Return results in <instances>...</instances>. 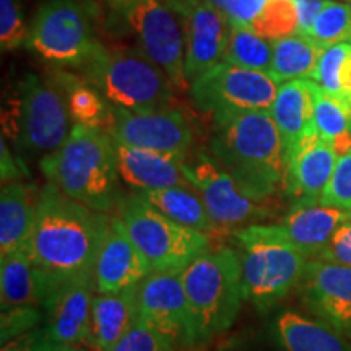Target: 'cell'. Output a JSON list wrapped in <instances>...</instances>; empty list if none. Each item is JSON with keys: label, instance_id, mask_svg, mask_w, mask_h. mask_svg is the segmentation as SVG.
Segmentation results:
<instances>
[{"label": "cell", "instance_id": "11", "mask_svg": "<svg viewBox=\"0 0 351 351\" xmlns=\"http://www.w3.org/2000/svg\"><path fill=\"white\" fill-rule=\"evenodd\" d=\"M125 12L143 54L163 70L176 90L186 91L191 83L186 77V39L178 15L165 0H137Z\"/></svg>", "mask_w": 351, "mask_h": 351}, {"label": "cell", "instance_id": "43", "mask_svg": "<svg viewBox=\"0 0 351 351\" xmlns=\"http://www.w3.org/2000/svg\"><path fill=\"white\" fill-rule=\"evenodd\" d=\"M0 150H2V181L10 182V181H20L21 173L20 169L13 165V158L8 152L5 140L2 138V143H0Z\"/></svg>", "mask_w": 351, "mask_h": 351}, {"label": "cell", "instance_id": "38", "mask_svg": "<svg viewBox=\"0 0 351 351\" xmlns=\"http://www.w3.org/2000/svg\"><path fill=\"white\" fill-rule=\"evenodd\" d=\"M228 20V23L244 25L247 28L256 23L270 0H208Z\"/></svg>", "mask_w": 351, "mask_h": 351}, {"label": "cell", "instance_id": "35", "mask_svg": "<svg viewBox=\"0 0 351 351\" xmlns=\"http://www.w3.org/2000/svg\"><path fill=\"white\" fill-rule=\"evenodd\" d=\"M173 339L138 319L130 330L106 351H173Z\"/></svg>", "mask_w": 351, "mask_h": 351}, {"label": "cell", "instance_id": "9", "mask_svg": "<svg viewBox=\"0 0 351 351\" xmlns=\"http://www.w3.org/2000/svg\"><path fill=\"white\" fill-rule=\"evenodd\" d=\"M280 83L269 72L219 62L191 82V96L202 111L223 122L247 112H270Z\"/></svg>", "mask_w": 351, "mask_h": 351}, {"label": "cell", "instance_id": "30", "mask_svg": "<svg viewBox=\"0 0 351 351\" xmlns=\"http://www.w3.org/2000/svg\"><path fill=\"white\" fill-rule=\"evenodd\" d=\"M274 44L244 25L230 23V36L223 62L241 69L270 72Z\"/></svg>", "mask_w": 351, "mask_h": 351}, {"label": "cell", "instance_id": "29", "mask_svg": "<svg viewBox=\"0 0 351 351\" xmlns=\"http://www.w3.org/2000/svg\"><path fill=\"white\" fill-rule=\"evenodd\" d=\"M0 298L2 311L43 304V293L28 252L19 251L0 257Z\"/></svg>", "mask_w": 351, "mask_h": 351}, {"label": "cell", "instance_id": "27", "mask_svg": "<svg viewBox=\"0 0 351 351\" xmlns=\"http://www.w3.org/2000/svg\"><path fill=\"white\" fill-rule=\"evenodd\" d=\"M52 82L62 91L70 117L75 124L111 129L114 108L108 106V101L90 82L69 72H57Z\"/></svg>", "mask_w": 351, "mask_h": 351}, {"label": "cell", "instance_id": "48", "mask_svg": "<svg viewBox=\"0 0 351 351\" xmlns=\"http://www.w3.org/2000/svg\"><path fill=\"white\" fill-rule=\"evenodd\" d=\"M350 43H351V41H350Z\"/></svg>", "mask_w": 351, "mask_h": 351}, {"label": "cell", "instance_id": "7", "mask_svg": "<svg viewBox=\"0 0 351 351\" xmlns=\"http://www.w3.org/2000/svg\"><path fill=\"white\" fill-rule=\"evenodd\" d=\"M3 134L33 155H49L69 137L70 112L54 82L26 73L16 82L2 109Z\"/></svg>", "mask_w": 351, "mask_h": 351}, {"label": "cell", "instance_id": "6", "mask_svg": "<svg viewBox=\"0 0 351 351\" xmlns=\"http://www.w3.org/2000/svg\"><path fill=\"white\" fill-rule=\"evenodd\" d=\"M243 270L244 300L267 311L301 283L307 258L278 225H249L234 231Z\"/></svg>", "mask_w": 351, "mask_h": 351}, {"label": "cell", "instance_id": "16", "mask_svg": "<svg viewBox=\"0 0 351 351\" xmlns=\"http://www.w3.org/2000/svg\"><path fill=\"white\" fill-rule=\"evenodd\" d=\"M300 285L315 314L337 332H351V267L309 258Z\"/></svg>", "mask_w": 351, "mask_h": 351}, {"label": "cell", "instance_id": "4", "mask_svg": "<svg viewBox=\"0 0 351 351\" xmlns=\"http://www.w3.org/2000/svg\"><path fill=\"white\" fill-rule=\"evenodd\" d=\"M182 283L189 307L187 343L212 340L234 324L244 300L243 270L234 249L202 254L182 270Z\"/></svg>", "mask_w": 351, "mask_h": 351}, {"label": "cell", "instance_id": "14", "mask_svg": "<svg viewBox=\"0 0 351 351\" xmlns=\"http://www.w3.org/2000/svg\"><path fill=\"white\" fill-rule=\"evenodd\" d=\"M109 134L117 143L181 158H186L192 143V127L186 116L171 108L153 112L114 108Z\"/></svg>", "mask_w": 351, "mask_h": 351}, {"label": "cell", "instance_id": "40", "mask_svg": "<svg viewBox=\"0 0 351 351\" xmlns=\"http://www.w3.org/2000/svg\"><path fill=\"white\" fill-rule=\"evenodd\" d=\"M320 261H327L339 265L351 267V221H346L341 225L332 239L328 241L320 256Z\"/></svg>", "mask_w": 351, "mask_h": 351}, {"label": "cell", "instance_id": "20", "mask_svg": "<svg viewBox=\"0 0 351 351\" xmlns=\"http://www.w3.org/2000/svg\"><path fill=\"white\" fill-rule=\"evenodd\" d=\"M121 179L137 192L191 186L182 173L186 158L135 148L116 142Z\"/></svg>", "mask_w": 351, "mask_h": 351}, {"label": "cell", "instance_id": "47", "mask_svg": "<svg viewBox=\"0 0 351 351\" xmlns=\"http://www.w3.org/2000/svg\"><path fill=\"white\" fill-rule=\"evenodd\" d=\"M346 3H348V5L351 7V0H346Z\"/></svg>", "mask_w": 351, "mask_h": 351}, {"label": "cell", "instance_id": "26", "mask_svg": "<svg viewBox=\"0 0 351 351\" xmlns=\"http://www.w3.org/2000/svg\"><path fill=\"white\" fill-rule=\"evenodd\" d=\"M275 326L285 351H350L335 328L293 311L280 314Z\"/></svg>", "mask_w": 351, "mask_h": 351}, {"label": "cell", "instance_id": "33", "mask_svg": "<svg viewBox=\"0 0 351 351\" xmlns=\"http://www.w3.org/2000/svg\"><path fill=\"white\" fill-rule=\"evenodd\" d=\"M252 32L275 41L300 33V15L295 0H270L251 26Z\"/></svg>", "mask_w": 351, "mask_h": 351}, {"label": "cell", "instance_id": "18", "mask_svg": "<svg viewBox=\"0 0 351 351\" xmlns=\"http://www.w3.org/2000/svg\"><path fill=\"white\" fill-rule=\"evenodd\" d=\"M148 274L150 263L132 243L121 219L112 218L95 265L98 293H119L138 285Z\"/></svg>", "mask_w": 351, "mask_h": 351}, {"label": "cell", "instance_id": "24", "mask_svg": "<svg viewBox=\"0 0 351 351\" xmlns=\"http://www.w3.org/2000/svg\"><path fill=\"white\" fill-rule=\"evenodd\" d=\"M38 195L21 181L3 182L0 192V256L28 252L32 244Z\"/></svg>", "mask_w": 351, "mask_h": 351}, {"label": "cell", "instance_id": "23", "mask_svg": "<svg viewBox=\"0 0 351 351\" xmlns=\"http://www.w3.org/2000/svg\"><path fill=\"white\" fill-rule=\"evenodd\" d=\"M287 160L295 148L314 130V98L311 80H289L278 86L270 108Z\"/></svg>", "mask_w": 351, "mask_h": 351}, {"label": "cell", "instance_id": "5", "mask_svg": "<svg viewBox=\"0 0 351 351\" xmlns=\"http://www.w3.org/2000/svg\"><path fill=\"white\" fill-rule=\"evenodd\" d=\"M83 67V78L103 95L109 106L134 112L168 109L174 85L140 49H114L98 44Z\"/></svg>", "mask_w": 351, "mask_h": 351}, {"label": "cell", "instance_id": "3", "mask_svg": "<svg viewBox=\"0 0 351 351\" xmlns=\"http://www.w3.org/2000/svg\"><path fill=\"white\" fill-rule=\"evenodd\" d=\"M213 158L257 200L274 195L287 181V153L270 112H247L218 122Z\"/></svg>", "mask_w": 351, "mask_h": 351}, {"label": "cell", "instance_id": "46", "mask_svg": "<svg viewBox=\"0 0 351 351\" xmlns=\"http://www.w3.org/2000/svg\"><path fill=\"white\" fill-rule=\"evenodd\" d=\"M60 351H88V350L78 345H64L62 348H60Z\"/></svg>", "mask_w": 351, "mask_h": 351}, {"label": "cell", "instance_id": "31", "mask_svg": "<svg viewBox=\"0 0 351 351\" xmlns=\"http://www.w3.org/2000/svg\"><path fill=\"white\" fill-rule=\"evenodd\" d=\"M314 98V130L320 138L335 143L351 132V104L343 98L327 93L311 80Z\"/></svg>", "mask_w": 351, "mask_h": 351}, {"label": "cell", "instance_id": "41", "mask_svg": "<svg viewBox=\"0 0 351 351\" xmlns=\"http://www.w3.org/2000/svg\"><path fill=\"white\" fill-rule=\"evenodd\" d=\"M64 345L56 343L43 328H34L5 341L2 345V351H60Z\"/></svg>", "mask_w": 351, "mask_h": 351}, {"label": "cell", "instance_id": "1", "mask_svg": "<svg viewBox=\"0 0 351 351\" xmlns=\"http://www.w3.org/2000/svg\"><path fill=\"white\" fill-rule=\"evenodd\" d=\"M109 221L106 213L70 199L52 182L39 191L28 256L36 269L43 301L64 283L95 275Z\"/></svg>", "mask_w": 351, "mask_h": 351}, {"label": "cell", "instance_id": "2", "mask_svg": "<svg viewBox=\"0 0 351 351\" xmlns=\"http://www.w3.org/2000/svg\"><path fill=\"white\" fill-rule=\"evenodd\" d=\"M39 166L49 182L95 212L108 213L122 199L116 140L101 127L73 124L65 142Z\"/></svg>", "mask_w": 351, "mask_h": 351}, {"label": "cell", "instance_id": "44", "mask_svg": "<svg viewBox=\"0 0 351 351\" xmlns=\"http://www.w3.org/2000/svg\"><path fill=\"white\" fill-rule=\"evenodd\" d=\"M339 83H340V96L351 104V52L345 59V62L341 64Z\"/></svg>", "mask_w": 351, "mask_h": 351}, {"label": "cell", "instance_id": "10", "mask_svg": "<svg viewBox=\"0 0 351 351\" xmlns=\"http://www.w3.org/2000/svg\"><path fill=\"white\" fill-rule=\"evenodd\" d=\"M98 44L85 2L47 0L34 15L25 46L47 62L82 67Z\"/></svg>", "mask_w": 351, "mask_h": 351}, {"label": "cell", "instance_id": "12", "mask_svg": "<svg viewBox=\"0 0 351 351\" xmlns=\"http://www.w3.org/2000/svg\"><path fill=\"white\" fill-rule=\"evenodd\" d=\"M182 173L200 194L213 221L225 230L245 223L257 225L258 219L269 217V208L263 204L265 200L245 194L213 158L200 155L192 163L184 161Z\"/></svg>", "mask_w": 351, "mask_h": 351}, {"label": "cell", "instance_id": "36", "mask_svg": "<svg viewBox=\"0 0 351 351\" xmlns=\"http://www.w3.org/2000/svg\"><path fill=\"white\" fill-rule=\"evenodd\" d=\"M320 204L351 212V148L339 155L330 181L320 197Z\"/></svg>", "mask_w": 351, "mask_h": 351}, {"label": "cell", "instance_id": "34", "mask_svg": "<svg viewBox=\"0 0 351 351\" xmlns=\"http://www.w3.org/2000/svg\"><path fill=\"white\" fill-rule=\"evenodd\" d=\"M29 28L25 21L20 0H0V46L2 51H13L25 46Z\"/></svg>", "mask_w": 351, "mask_h": 351}, {"label": "cell", "instance_id": "28", "mask_svg": "<svg viewBox=\"0 0 351 351\" xmlns=\"http://www.w3.org/2000/svg\"><path fill=\"white\" fill-rule=\"evenodd\" d=\"M271 44L274 57L269 73L280 85L289 80H311L320 56L326 51V47L301 33L275 39Z\"/></svg>", "mask_w": 351, "mask_h": 351}, {"label": "cell", "instance_id": "15", "mask_svg": "<svg viewBox=\"0 0 351 351\" xmlns=\"http://www.w3.org/2000/svg\"><path fill=\"white\" fill-rule=\"evenodd\" d=\"M138 319L173 339H184L189 326V307L182 270L152 271L137 288Z\"/></svg>", "mask_w": 351, "mask_h": 351}, {"label": "cell", "instance_id": "45", "mask_svg": "<svg viewBox=\"0 0 351 351\" xmlns=\"http://www.w3.org/2000/svg\"><path fill=\"white\" fill-rule=\"evenodd\" d=\"M108 2L114 7H119V8H124V10H129V8L134 5L137 0H108Z\"/></svg>", "mask_w": 351, "mask_h": 351}, {"label": "cell", "instance_id": "8", "mask_svg": "<svg viewBox=\"0 0 351 351\" xmlns=\"http://www.w3.org/2000/svg\"><path fill=\"white\" fill-rule=\"evenodd\" d=\"M119 219L152 271L184 270L210 251V234L182 226L158 212L138 192L121 199Z\"/></svg>", "mask_w": 351, "mask_h": 351}, {"label": "cell", "instance_id": "42", "mask_svg": "<svg viewBox=\"0 0 351 351\" xmlns=\"http://www.w3.org/2000/svg\"><path fill=\"white\" fill-rule=\"evenodd\" d=\"M300 15V33H304L315 19L326 0H295Z\"/></svg>", "mask_w": 351, "mask_h": 351}, {"label": "cell", "instance_id": "21", "mask_svg": "<svg viewBox=\"0 0 351 351\" xmlns=\"http://www.w3.org/2000/svg\"><path fill=\"white\" fill-rule=\"evenodd\" d=\"M351 221V212L322 204H298L282 225L283 234L307 258H317L335 231Z\"/></svg>", "mask_w": 351, "mask_h": 351}, {"label": "cell", "instance_id": "39", "mask_svg": "<svg viewBox=\"0 0 351 351\" xmlns=\"http://www.w3.org/2000/svg\"><path fill=\"white\" fill-rule=\"evenodd\" d=\"M39 319H41V313L33 306L12 307V309L2 311V345L32 330Z\"/></svg>", "mask_w": 351, "mask_h": 351}, {"label": "cell", "instance_id": "25", "mask_svg": "<svg viewBox=\"0 0 351 351\" xmlns=\"http://www.w3.org/2000/svg\"><path fill=\"white\" fill-rule=\"evenodd\" d=\"M148 204L153 205L158 212L165 217L179 223V225L192 228L205 234H218L225 231L213 221L210 217L207 207H205L202 197L195 194L187 186H178L169 189H160V191H145L138 192Z\"/></svg>", "mask_w": 351, "mask_h": 351}, {"label": "cell", "instance_id": "22", "mask_svg": "<svg viewBox=\"0 0 351 351\" xmlns=\"http://www.w3.org/2000/svg\"><path fill=\"white\" fill-rule=\"evenodd\" d=\"M137 288L119 293H98L91 304V317L83 343L93 351H106L116 345L138 320Z\"/></svg>", "mask_w": 351, "mask_h": 351}, {"label": "cell", "instance_id": "32", "mask_svg": "<svg viewBox=\"0 0 351 351\" xmlns=\"http://www.w3.org/2000/svg\"><path fill=\"white\" fill-rule=\"evenodd\" d=\"M301 34L314 39L322 47L351 41V7L337 0H326L313 25Z\"/></svg>", "mask_w": 351, "mask_h": 351}, {"label": "cell", "instance_id": "19", "mask_svg": "<svg viewBox=\"0 0 351 351\" xmlns=\"http://www.w3.org/2000/svg\"><path fill=\"white\" fill-rule=\"evenodd\" d=\"M339 153L333 143L320 138L315 130L289 153L287 163L288 192L300 204H320V197L330 181Z\"/></svg>", "mask_w": 351, "mask_h": 351}, {"label": "cell", "instance_id": "17", "mask_svg": "<svg viewBox=\"0 0 351 351\" xmlns=\"http://www.w3.org/2000/svg\"><path fill=\"white\" fill-rule=\"evenodd\" d=\"M95 288V275L82 276L64 283L43 301L44 330L56 343L77 345L85 340Z\"/></svg>", "mask_w": 351, "mask_h": 351}, {"label": "cell", "instance_id": "37", "mask_svg": "<svg viewBox=\"0 0 351 351\" xmlns=\"http://www.w3.org/2000/svg\"><path fill=\"white\" fill-rule=\"evenodd\" d=\"M351 52V43H341L335 44V46L326 47V51L320 56L317 69H315L314 77L311 80L317 83L327 93L340 96V83L339 75L341 64L345 62V59Z\"/></svg>", "mask_w": 351, "mask_h": 351}, {"label": "cell", "instance_id": "13", "mask_svg": "<svg viewBox=\"0 0 351 351\" xmlns=\"http://www.w3.org/2000/svg\"><path fill=\"white\" fill-rule=\"evenodd\" d=\"M181 20L186 39V77L189 83L223 62L230 23L208 0H165Z\"/></svg>", "mask_w": 351, "mask_h": 351}]
</instances>
